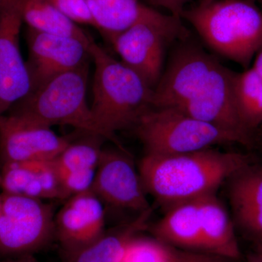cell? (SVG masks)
<instances>
[{"mask_svg": "<svg viewBox=\"0 0 262 262\" xmlns=\"http://www.w3.org/2000/svg\"><path fill=\"white\" fill-rule=\"evenodd\" d=\"M252 163L250 155L209 148L185 154H145L139 171L147 194L169 208L215 194L222 184Z\"/></svg>", "mask_w": 262, "mask_h": 262, "instance_id": "obj_1", "label": "cell"}, {"mask_svg": "<svg viewBox=\"0 0 262 262\" xmlns=\"http://www.w3.org/2000/svg\"><path fill=\"white\" fill-rule=\"evenodd\" d=\"M90 53L95 66L91 112L106 139L123 149L116 133L134 128L143 114L152 107L154 90L95 41Z\"/></svg>", "mask_w": 262, "mask_h": 262, "instance_id": "obj_2", "label": "cell"}, {"mask_svg": "<svg viewBox=\"0 0 262 262\" xmlns=\"http://www.w3.org/2000/svg\"><path fill=\"white\" fill-rule=\"evenodd\" d=\"M181 18L213 51L245 70L262 47V11L254 0L200 2L185 8Z\"/></svg>", "mask_w": 262, "mask_h": 262, "instance_id": "obj_3", "label": "cell"}, {"mask_svg": "<svg viewBox=\"0 0 262 262\" xmlns=\"http://www.w3.org/2000/svg\"><path fill=\"white\" fill-rule=\"evenodd\" d=\"M89 66L64 72L37 86L7 113L51 127L70 125L106 139L87 101Z\"/></svg>", "mask_w": 262, "mask_h": 262, "instance_id": "obj_4", "label": "cell"}, {"mask_svg": "<svg viewBox=\"0 0 262 262\" xmlns=\"http://www.w3.org/2000/svg\"><path fill=\"white\" fill-rule=\"evenodd\" d=\"M133 129L149 155L185 154L222 144L252 146L237 134L173 108H149Z\"/></svg>", "mask_w": 262, "mask_h": 262, "instance_id": "obj_5", "label": "cell"}, {"mask_svg": "<svg viewBox=\"0 0 262 262\" xmlns=\"http://www.w3.org/2000/svg\"><path fill=\"white\" fill-rule=\"evenodd\" d=\"M188 36L182 18L158 12L133 24L110 42L120 61L154 90L163 74L167 46Z\"/></svg>", "mask_w": 262, "mask_h": 262, "instance_id": "obj_6", "label": "cell"}, {"mask_svg": "<svg viewBox=\"0 0 262 262\" xmlns=\"http://www.w3.org/2000/svg\"><path fill=\"white\" fill-rule=\"evenodd\" d=\"M56 239L53 207L42 200L1 194L0 256L34 254Z\"/></svg>", "mask_w": 262, "mask_h": 262, "instance_id": "obj_7", "label": "cell"}, {"mask_svg": "<svg viewBox=\"0 0 262 262\" xmlns=\"http://www.w3.org/2000/svg\"><path fill=\"white\" fill-rule=\"evenodd\" d=\"M220 62L195 42L182 39L153 91V107L177 108L195 98Z\"/></svg>", "mask_w": 262, "mask_h": 262, "instance_id": "obj_8", "label": "cell"}, {"mask_svg": "<svg viewBox=\"0 0 262 262\" xmlns=\"http://www.w3.org/2000/svg\"><path fill=\"white\" fill-rule=\"evenodd\" d=\"M24 0H5L0 6V116L32 90L20 49Z\"/></svg>", "mask_w": 262, "mask_h": 262, "instance_id": "obj_9", "label": "cell"}, {"mask_svg": "<svg viewBox=\"0 0 262 262\" xmlns=\"http://www.w3.org/2000/svg\"><path fill=\"white\" fill-rule=\"evenodd\" d=\"M51 127L16 114L0 116V165L11 162L53 160L72 141Z\"/></svg>", "mask_w": 262, "mask_h": 262, "instance_id": "obj_10", "label": "cell"}, {"mask_svg": "<svg viewBox=\"0 0 262 262\" xmlns=\"http://www.w3.org/2000/svg\"><path fill=\"white\" fill-rule=\"evenodd\" d=\"M91 190L115 208L139 213L151 208L139 169L123 149H103Z\"/></svg>", "mask_w": 262, "mask_h": 262, "instance_id": "obj_11", "label": "cell"}, {"mask_svg": "<svg viewBox=\"0 0 262 262\" xmlns=\"http://www.w3.org/2000/svg\"><path fill=\"white\" fill-rule=\"evenodd\" d=\"M27 61L32 90L57 75L89 64L91 46L75 38L52 35L27 28ZM31 90V91H32Z\"/></svg>", "mask_w": 262, "mask_h": 262, "instance_id": "obj_12", "label": "cell"}, {"mask_svg": "<svg viewBox=\"0 0 262 262\" xmlns=\"http://www.w3.org/2000/svg\"><path fill=\"white\" fill-rule=\"evenodd\" d=\"M234 75L233 71L220 63L201 92L176 110L237 134L253 144L252 134L244 128L237 115L234 96Z\"/></svg>", "mask_w": 262, "mask_h": 262, "instance_id": "obj_13", "label": "cell"}, {"mask_svg": "<svg viewBox=\"0 0 262 262\" xmlns=\"http://www.w3.org/2000/svg\"><path fill=\"white\" fill-rule=\"evenodd\" d=\"M103 205L92 190L67 200L55 215L56 239L64 256L94 242L106 232Z\"/></svg>", "mask_w": 262, "mask_h": 262, "instance_id": "obj_14", "label": "cell"}, {"mask_svg": "<svg viewBox=\"0 0 262 262\" xmlns=\"http://www.w3.org/2000/svg\"><path fill=\"white\" fill-rule=\"evenodd\" d=\"M229 181L234 226L262 253V165L249 164Z\"/></svg>", "mask_w": 262, "mask_h": 262, "instance_id": "obj_15", "label": "cell"}, {"mask_svg": "<svg viewBox=\"0 0 262 262\" xmlns=\"http://www.w3.org/2000/svg\"><path fill=\"white\" fill-rule=\"evenodd\" d=\"M0 189L6 194L42 201L65 200L53 160L1 164Z\"/></svg>", "mask_w": 262, "mask_h": 262, "instance_id": "obj_16", "label": "cell"}, {"mask_svg": "<svg viewBox=\"0 0 262 262\" xmlns=\"http://www.w3.org/2000/svg\"><path fill=\"white\" fill-rule=\"evenodd\" d=\"M200 220L203 252L227 259L241 256L232 219L215 194L199 200Z\"/></svg>", "mask_w": 262, "mask_h": 262, "instance_id": "obj_17", "label": "cell"}, {"mask_svg": "<svg viewBox=\"0 0 262 262\" xmlns=\"http://www.w3.org/2000/svg\"><path fill=\"white\" fill-rule=\"evenodd\" d=\"M199 200L168 208L163 218L153 226L154 237L172 247L203 252Z\"/></svg>", "mask_w": 262, "mask_h": 262, "instance_id": "obj_18", "label": "cell"}, {"mask_svg": "<svg viewBox=\"0 0 262 262\" xmlns=\"http://www.w3.org/2000/svg\"><path fill=\"white\" fill-rule=\"evenodd\" d=\"M151 213L150 208L129 223L105 232L94 242L66 255L65 262H121L130 241L148 227Z\"/></svg>", "mask_w": 262, "mask_h": 262, "instance_id": "obj_19", "label": "cell"}, {"mask_svg": "<svg viewBox=\"0 0 262 262\" xmlns=\"http://www.w3.org/2000/svg\"><path fill=\"white\" fill-rule=\"evenodd\" d=\"M95 28L110 42L113 37L142 19L154 16L158 10L139 0H84Z\"/></svg>", "mask_w": 262, "mask_h": 262, "instance_id": "obj_20", "label": "cell"}, {"mask_svg": "<svg viewBox=\"0 0 262 262\" xmlns=\"http://www.w3.org/2000/svg\"><path fill=\"white\" fill-rule=\"evenodd\" d=\"M23 20L28 28L37 32L75 38L89 46L94 41L78 24L46 0H24Z\"/></svg>", "mask_w": 262, "mask_h": 262, "instance_id": "obj_21", "label": "cell"}, {"mask_svg": "<svg viewBox=\"0 0 262 262\" xmlns=\"http://www.w3.org/2000/svg\"><path fill=\"white\" fill-rule=\"evenodd\" d=\"M233 89L239 121L252 134L262 124V79L249 67L234 72Z\"/></svg>", "mask_w": 262, "mask_h": 262, "instance_id": "obj_22", "label": "cell"}, {"mask_svg": "<svg viewBox=\"0 0 262 262\" xmlns=\"http://www.w3.org/2000/svg\"><path fill=\"white\" fill-rule=\"evenodd\" d=\"M103 136L87 134L80 140L71 141L53 160L58 174L67 172L96 170L102 154Z\"/></svg>", "mask_w": 262, "mask_h": 262, "instance_id": "obj_23", "label": "cell"}, {"mask_svg": "<svg viewBox=\"0 0 262 262\" xmlns=\"http://www.w3.org/2000/svg\"><path fill=\"white\" fill-rule=\"evenodd\" d=\"M176 251L155 237L139 234L130 241L121 262H173Z\"/></svg>", "mask_w": 262, "mask_h": 262, "instance_id": "obj_24", "label": "cell"}, {"mask_svg": "<svg viewBox=\"0 0 262 262\" xmlns=\"http://www.w3.org/2000/svg\"><path fill=\"white\" fill-rule=\"evenodd\" d=\"M50 4L78 24L91 26L95 24L84 0H46Z\"/></svg>", "mask_w": 262, "mask_h": 262, "instance_id": "obj_25", "label": "cell"}, {"mask_svg": "<svg viewBox=\"0 0 262 262\" xmlns=\"http://www.w3.org/2000/svg\"><path fill=\"white\" fill-rule=\"evenodd\" d=\"M227 258L213 253L177 250L173 262H227Z\"/></svg>", "mask_w": 262, "mask_h": 262, "instance_id": "obj_26", "label": "cell"}, {"mask_svg": "<svg viewBox=\"0 0 262 262\" xmlns=\"http://www.w3.org/2000/svg\"><path fill=\"white\" fill-rule=\"evenodd\" d=\"M191 0H147L149 5L158 8H164L170 12V15L181 18L185 5Z\"/></svg>", "mask_w": 262, "mask_h": 262, "instance_id": "obj_27", "label": "cell"}, {"mask_svg": "<svg viewBox=\"0 0 262 262\" xmlns=\"http://www.w3.org/2000/svg\"><path fill=\"white\" fill-rule=\"evenodd\" d=\"M0 262H39L34 254L23 255L13 257H2Z\"/></svg>", "mask_w": 262, "mask_h": 262, "instance_id": "obj_28", "label": "cell"}, {"mask_svg": "<svg viewBox=\"0 0 262 262\" xmlns=\"http://www.w3.org/2000/svg\"><path fill=\"white\" fill-rule=\"evenodd\" d=\"M253 64L251 68L253 69L256 74L262 79V47L259 51L256 53V56L253 60Z\"/></svg>", "mask_w": 262, "mask_h": 262, "instance_id": "obj_29", "label": "cell"}, {"mask_svg": "<svg viewBox=\"0 0 262 262\" xmlns=\"http://www.w3.org/2000/svg\"><path fill=\"white\" fill-rule=\"evenodd\" d=\"M246 262H262V253L254 251V253L248 256Z\"/></svg>", "mask_w": 262, "mask_h": 262, "instance_id": "obj_30", "label": "cell"}, {"mask_svg": "<svg viewBox=\"0 0 262 262\" xmlns=\"http://www.w3.org/2000/svg\"><path fill=\"white\" fill-rule=\"evenodd\" d=\"M212 1V0H201V3H208V2Z\"/></svg>", "mask_w": 262, "mask_h": 262, "instance_id": "obj_31", "label": "cell"}, {"mask_svg": "<svg viewBox=\"0 0 262 262\" xmlns=\"http://www.w3.org/2000/svg\"><path fill=\"white\" fill-rule=\"evenodd\" d=\"M5 0H0V6H1L3 4V3H4Z\"/></svg>", "mask_w": 262, "mask_h": 262, "instance_id": "obj_32", "label": "cell"}, {"mask_svg": "<svg viewBox=\"0 0 262 262\" xmlns=\"http://www.w3.org/2000/svg\"><path fill=\"white\" fill-rule=\"evenodd\" d=\"M0 206H1V194H0Z\"/></svg>", "mask_w": 262, "mask_h": 262, "instance_id": "obj_33", "label": "cell"}, {"mask_svg": "<svg viewBox=\"0 0 262 262\" xmlns=\"http://www.w3.org/2000/svg\"><path fill=\"white\" fill-rule=\"evenodd\" d=\"M258 1L262 5V0H258Z\"/></svg>", "mask_w": 262, "mask_h": 262, "instance_id": "obj_34", "label": "cell"}, {"mask_svg": "<svg viewBox=\"0 0 262 262\" xmlns=\"http://www.w3.org/2000/svg\"><path fill=\"white\" fill-rule=\"evenodd\" d=\"M139 1H140V0H139Z\"/></svg>", "mask_w": 262, "mask_h": 262, "instance_id": "obj_35", "label": "cell"}]
</instances>
